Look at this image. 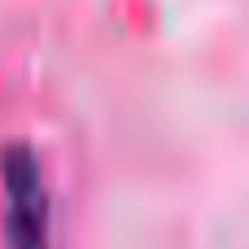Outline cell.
Instances as JSON below:
<instances>
[{"mask_svg": "<svg viewBox=\"0 0 249 249\" xmlns=\"http://www.w3.org/2000/svg\"><path fill=\"white\" fill-rule=\"evenodd\" d=\"M0 179H4V232L13 249H48V193L39 162L26 144H9L0 153Z\"/></svg>", "mask_w": 249, "mask_h": 249, "instance_id": "6da1fadb", "label": "cell"}]
</instances>
